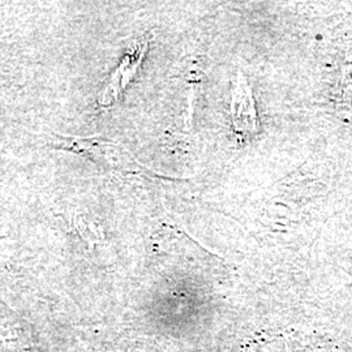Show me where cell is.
Masks as SVG:
<instances>
[{
    "label": "cell",
    "instance_id": "obj_1",
    "mask_svg": "<svg viewBox=\"0 0 352 352\" xmlns=\"http://www.w3.org/2000/svg\"><path fill=\"white\" fill-rule=\"evenodd\" d=\"M149 46V38L148 36L136 42L132 49L128 51L123 62L118 67V69L113 72L109 84L106 88L102 90L100 96V103L102 106H110L118 100V97L122 94L131 78L136 75L139 69L140 64L142 62V58Z\"/></svg>",
    "mask_w": 352,
    "mask_h": 352
},
{
    "label": "cell",
    "instance_id": "obj_2",
    "mask_svg": "<svg viewBox=\"0 0 352 352\" xmlns=\"http://www.w3.org/2000/svg\"><path fill=\"white\" fill-rule=\"evenodd\" d=\"M232 123L236 132L241 135H252L256 132L257 118L252 90L244 74L239 71L238 78L235 82V88L232 90Z\"/></svg>",
    "mask_w": 352,
    "mask_h": 352
}]
</instances>
